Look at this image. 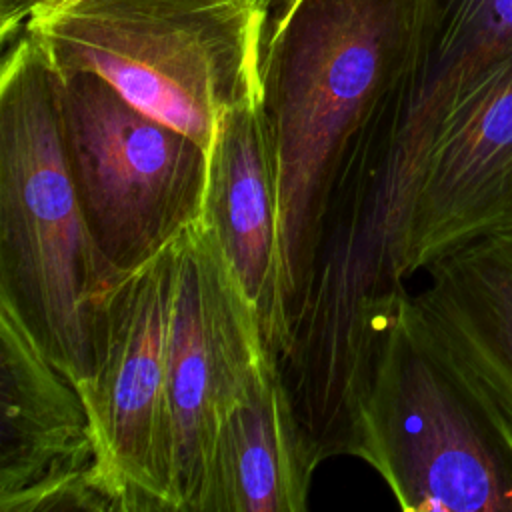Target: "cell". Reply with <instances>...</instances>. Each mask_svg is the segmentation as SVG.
Returning a JSON list of instances; mask_svg holds the SVG:
<instances>
[{
	"instance_id": "1",
	"label": "cell",
	"mask_w": 512,
	"mask_h": 512,
	"mask_svg": "<svg viewBox=\"0 0 512 512\" xmlns=\"http://www.w3.org/2000/svg\"><path fill=\"white\" fill-rule=\"evenodd\" d=\"M428 0H276L262 40V106L278 170L280 290L310 288L342 168L372 118L408 92Z\"/></svg>"
},
{
	"instance_id": "2",
	"label": "cell",
	"mask_w": 512,
	"mask_h": 512,
	"mask_svg": "<svg viewBox=\"0 0 512 512\" xmlns=\"http://www.w3.org/2000/svg\"><path fill=\"white\" fill-rule=\"evenodd\" d=\"M346 456L406 512H512V442L404 286L380 296Z\"/></svg>"
},
{
	"instance_id": "3",
	"label": "cell",
	"mask_w": 512,
	"mask_h": 512,
	"mask_svg": "<svg viewBox=\"0 0 512 512\" xmlns=\"http://www.w3.org/2000/svg\"><path fill=\"white\" fill-rule=\"evenodd\" d=\"M118 276L68 170L54 66L20 30L2 46L0 68V300L80 384L90 374L96 308Z\"/></svg>"
},
{
	"instance_id": "4",
	"label": "cell",
	"mask_w": 512,
	"mask_h": 512,
	"mask_svg": "<svg viewBox=\"0 0 512 512\" xmlns=\"http://www.w3.org/2000/svg\"><path fill=\"white\" fill-rule=\"evenodd\" d=\"M260 0H52L22 30L60 72H90L210 148L220 116L262 100Z\"/></svg>"
},
{
	"instance_id": "5",
	"label": "cell",
	"mask_w": 512,
	"mask_h": 512,
	"mask_svg": "<svg viewBox=\"0 0 512 512\" xmlns=\"http://www.w3.org/2000/svg\"><path fill=\"white\" fill-rule=\"evenodd\" d=\"M54 72L60 138L90 234L112 270L130 272L202 220L208 150L100 76Z\"/></svg>"
},
{
	"instance_id": "6",
	"label": "cell",
	"mask_w": 512,
	"mask_h": 512,
	"mask_svg": "<svg viewBox=\"0 0 512 512\" xmlns=\"http://www.w3.org/2000/svg\"><path fill=\"white\" fill-rule=\"evenodd\" d=\"M390 272L404 284L440 256L512 220V52L438 110L388 194Z\"/></svg>"
},
{
	"instance_id": "7",
	"label": "cell",
	"mask_w": 512,
	"mask_h": 512,
	"mask_svg": "<svg viewBox=\"0 0 512 512\" xmlns=\"http://www.w3.org/2000/svg\"><path fill=\"white\" fill-rule=\"evenodd\" d=\"M172 250L166 488L172 512H204L216 428L274 352L202 220L186 228Z\"/></svg>"
},
{
	"instance_id": "8",
	"label": "cell",
	"mask_w": 512,
	"mask_h": 512,
	"mask_svg": "<svg viewBox=\"0 0 512 512\" xmlns=\"http://www.w3.org/2000/svg\"><path fill=\"white\" fill-rule=\"evenodd\" d=\"M172 244L106 290L94 314L90 374L78 384L114 512H172L164 468Z\"/></svg>"
},
{
	"instance_id": "9",
	"label": "cell",
	"mask_w": 512,
	"mask_h": 512,
	"mask_svg": "<svg viewBox=\"0 0 512 512\" xmlns=\"http://www.w3.org/2000/svg\"><path fill=\"white\" fill-rule=\"evenodd\" d=\"M114 512L80 388L0 300V512Z\"/></svg>"
},
{
	"instance_id": "10",
	"label": "cell",
	"mask_w": 512,
	"mask_h": 512,
	"mask_svg": "<svg viewBox=\"0 0 512 512\" xmlns=\"http://www.w3.org/2000/svg\"><path fill=\"white\" fill-rule=\"evenodd\" d=\"M202 224L282 360L288 326L280 292L278 170L270 124L260 102L224 112L208 148Z\"/></svg>"
},
{
	"instance_id": "11",
	"label": "cell",
	"mask_w": 512,
	"mask_h": 512,
	"mask_svg": "<svg viewBox=\"0 0 512 512\" xmlns=\"http://www.w3.org/2000/svg\"><path fill=\"white\" fill-rule=\"evenodd\" d=\"M320 462L272 354L216 428L204 512H302Z\"/></svg>"
},
{
	"instance_id": "12",
	"label": "cell",
	"mask_w": 512,
	"mask_h": 512,
	"mask_svg": "<svg viewBox=\"0 0 512 512\" xmlns=\"http://www.w3.org/2000/svg\"><path fill=\"white\" fill-rule=\"evenodd\" d=\"M426 270L428 286L414 298L512 442V226L440 256Z\"/></svg>"
},
{
	"instance_id": "13",
	"label": "cell",
	"mask_w": 512,
	"mask_h": 512,
	"mask_svg": "<svg viewBox=\"0 0 512 512\" xmlns=\"http://www.w3.org/2000/svg\"><path fill=\"white\" fill-rule=\"evenodd\" d=\"M508 52L512 0H428L422 56L390 132V154L406 156L446 100L482 66Z\"/></svg>"
},
{
	"instance_id": "14",
	"label": "cell",
	"mask_w": 512,
	"mask_h": 512,
	"mask_svg": "<svg viewBox=\"0 0 512 512\" xmlns=\"http://www.w3.org/2000/svg\"><path fill=\"white\" fill-rule=\"evenodd\" d=\"M52 0H0V42L2 46L10 42L24 26L26 18L42 4ZM268 8L276 0H260Z\"/></svg>"
},
{
	"instance_id": "15",
	"label": "cell",
	"mask_w": 512,
	"mask_h": 512,
	"mask_svg": "<svg viewBox=\"0 0 512 512\" xmlns=\"http://www.w3.org/2000/svg\"><path fill=\"white\" fill-rule=\"evenodd\" d=\"M510 226H512V220H510Z\"/></svg>"
}]
</instances>
